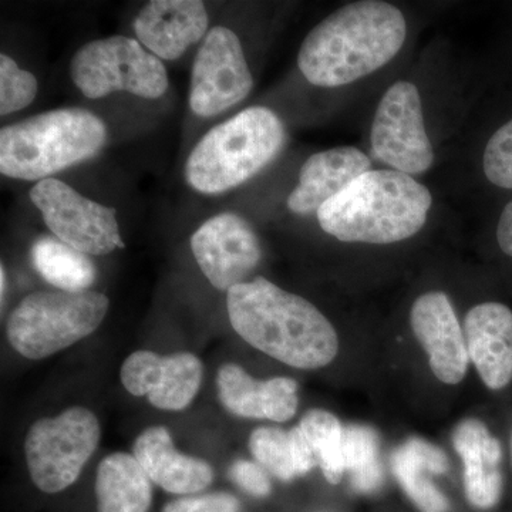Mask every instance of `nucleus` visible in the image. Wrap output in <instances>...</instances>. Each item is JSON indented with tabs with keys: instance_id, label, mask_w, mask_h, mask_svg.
<instances>
[{
	"instance_id": "f257e3e1",
	"label": "nucleus",
	"mask_w": 512,
	"mask_h": 512,
	"mask_svg": "<svg viewBox=\"0 0 512 512\" xmlns=\"http://www.w3.org/2000/svg\"><path fill=\"white\" fill-rule=\"evenodd\" d=\"M406 36V19L396 6L377 0L349 3L306 36L298 67L313 86H346L386 66Z\"/></svg>"
},
{
	"instance_id": "f03ea898",
	"label": "nucleus",
	"mask_w": 512,
	"mask_h": 512,
	"mask_svg": "<svg viewBox=\"0 0 512 512\" xmlns=\"http://www.w3.org/2000/svg\"><path fill=\"white\" fill-rule=\"evenodd\" d=\"M227 306L235 332L285 365L319 369L338 355V335L325 315L262 276L228 291Z\"/></svg>"
},
{
	"instance_id": "7ed1b4c3",
	"label": "nucleus",
	"mask_w": 512,
	"mask_h": 512,
	"mask_svg": "<svg viewBox=\"0 0 512 512\" xmlns=\"http://www.w3.org/2000/svg\"><path fill=\"white\" fill-rule=\"evenodd\" d=\"M433 198L412 175L370 170L318 211L320 228L343 242L386 245L412 238L426 224Z\"/></svg>"
},
{
	"instance_id": "20e7f679",
	"label": "nucleus",
	"mask_w": 512,
	"mask_h": 512,
	"mask_svg": "<svg viewBox=\"0 0 512 512\" xmlns=\"http://www.w3.org/2000/svg\"><path fill=\"white\" fill-rule=\"evenodd\" d=\"M106 143V124L90 111H47L2 128L0 171L15 180H46L97 156Z\"/></svg>"
},
{
	"instance_id": "39448f33",
	"label": "nucleus",
	"mask_w": 512,
	"mask_h": 512,
	"mask_svg": "<svg viewBox=\"0 0 512 512\" xmlns=\"http://www.w3.org/2000/svg\"><path fill=\"white\" fill-rule=\"evenodd\" d=\"M285 127L274 111L249 107L211 128L191 151L185 178L195 191L221 194L247 183L285 144Z\"/></svg>"
},
{
	"instance_id": "423d86ee",
	"label": "nucleus",
	"mask_w": 512,
	"mask_h": 512,
	"mask_svg": "<svg viewBox=\"0 0 512 512\" xmlns=\"http://www.w3.org/2000/svg\"><path fill=\"white\" fill-rule=\"evenodd\" d=\"M109 306L107 296L94 291L30 293L10 313V346L26 359L55 355L92 335Z\"/></svg>"
},
{
	"instance_id": "0eeeda50",
	"label": "nucleus",
	"mask_w": 512,
	"mask_h": 512,
	"mask_svg": "<svg viewBox=\"0 0 512 512\" xmlns=\"http://www.w3.org/2000/svg\"><path fill=\"white\" fill-rule=\"evenodd\" d=\"M70 76L89 99L127 92L154 100L168 89L163 62L138 40L126 36L104 37L84 45L73 57Z\"/></svg>"
},
{
	"instance_id": "6e6552de",
	"label": "nucleus",
	"mask_w": 512,
	"mask_h": 512,
	"mask_svg": "<svg viewBox=\"0 0 512 512\" xmlns=\"http://www.w3.org/2000/svg\"><path fill=\"white\" fill-rule=\"evenodd\" d=\"M100 434L99 420L84 407L37 420L25 441L26 463L36 487L49 494L70 487L99 446Z\"/></svg>"
},
{
	"instance_id": "1a4fd4ad",
	"label": "nucleus",
	"mask_w": 512,
	"mask_h": 512,
	"mask_svg": "<svg viewBox=\"0 0 512 512\" xmlns=\"http://www.w3.org/2000/svg\"><path fill=\"white\" fill-rule=\"evenodd\" d=\"M29 195L47 228L64 244L93 256L124 248L114 208L83 197L56 178L39 181Z\"/></svg>"
},
{
	"instance_id": "9d476101",
	"label": "nucleus",
	"mask_w": 512,
	"mask_h": 512,
	"mask_svg": "<svg viewBox=\"0 0 512 512\" xmlns=\"http://www.w3.org/2000/svg\"><path fill=\"white\" fill-rule=\"evenodd\" d=\"M372 150L384 164L407 175L424 173L433 164L420 93L413 83H394L384 93L373 120Z\"/></svg>"
},
{
	"instance_id": "9b49d317",
	"label": "nucleus",
	"mask_w": 512,
	"mask_h": 512,
	"mask_svg": "<svg viewBox=\"0 0 512 512\" xmlns=\"http://www.w3.org/2000/svg\"><path fill=\"white\" fill-rule=\"evenodd\" d=\"M254 87L241 40L224 26L210 29L192 66L190 106L201 117H214L241 103Z\"/></svg>"
},
{
	"instance_id": "f8f14e48",
	"label": "nucleus",
	"mask_w": 512,
	"mask_h": 512,
	"mask_svg": "<svg viewBox=\"0 0 512 512\" xmlns=\"http://www.w3.org/2000/svg\"><path fill=\"white\" fill-rule=\"evenodd\" d=\"M191 251L210 284L227 292L244 284L262 255L254 229L232 212L204 222L192 235Z\"/></svg>"
},
{
	"instance_id": "ddd939ff",
	"label": "nucleus",
	"mask_w": 512,
	"mask_h": 512,
	"mask_svg": "<svg viewBox=\"0 0 512 512\" xmlns=\"http://www.w3.org/2000/svg\"><path fill=\"white\" fill-rule=\"evenodd\" d=\"M121 383L133 396H146L160 410L180 412L190 406L202 382V363L192 353L160 356L138 350L121 366Z\"/></svg>"
},
{
	"instance_id": "4468645a",
	"label": "nucleus",
	"mask_w": 512,
	"mask_h": 512,
	"mask_svg": "<svg viewBox=\"0 0 512 512\" xmlns=\"http://www.w3.org/2000/svg\"><path fill=\"white\" fill-rule=\"evenodd\" d=\"M412 329L441 382L457 384L467 373L468 350L460 322L446 293L421 295L412 308Z\"/></svg>"
},
{
	"instance_id": "2eb2a0df",
	"label": "nucleus",
	"mask_w": 512,
	"mask_h": 512,
	"mask_svg": "<svg viewBox=\"0 0 512 512\" xmlns=\"http://www.w3.org/2000/svg\"><path fill=\"white\" fill-rule=\"evenodd\" d=\"M133 26L148 52L170 62L210 32L207 9L198 0H154L138 12Z\"/></svg>"
},
{
	"instance_id": "dca6fc26",
	"label": "nucleus",
	"mask_w": 512,
	"mask_h": 512,
	"mask_svg": "<svg viewBox=\"0 0 512 512\" xmlns=\"http://www.w3.org/2000/svg\"><path fill=\"white\" fill-rule=\"evenodd\" d=\"M218 397L229 413L244 419L288 421L298 410V384L289 377L255 380L241 366L227 363L217 376Z\"/></svg>"
},
{
	"instance_id": "f3484780",
	"label": "nucleus",
	"mask_w": 512,
	"mask_h": 512,
	"mask_svg": "<svg viewBox=\"0 0 512 512\" xmlns=\"http://www.w3.org/2000/svg\"><path fill=\"white\" fill-rule=\"evenodd\" d=\"M468 357L491 390L512 380V311L498 302L474 306L466 316Z\"/></svg>"
},
{
	"instance_id": "a211bd4d",
	"label": "nucleus",
	"mask_w": 512,
	"mask_h": 512,
	"mask_svg": "<svg viewBox=\"0 0 512 512\" xmlns=\"http://www.w3.org/2000/svg\"><path fill=\"white\" fill-rule=\"evenodd\" d=\"M372 163L356 147H336L313 154L302 165L299 184L288 198L293 214H318L326 202L345 191Z\"/></svg>"
},
{
	"instance_id": "6ab92c4d",
	"label": "nucleus",
	"mask_w": 512,
	"mask_h": 512,
	"mask_svg": "<svg viewBox=\"0 0 512 512\" xmlns=\"http://www.w3.org/2000/svg\"><path fill=\"white\" fill-rule=\"evenodd\" d=\"M133 456L151 483L171 494H195L214 481V470L201 458L185 456L174 447L165 427H148L134 443Z\"/></svg>"
},
{
	"instance_id": "aec40b11",
	"label": "nucleus",
	"mask_w": 512,
	"mask_h": 512,
	"mask_svg": "<svg viewBox=\"0 0 512 512\" xmlns=\"http://www.w3.org/2000/svg\"><path fill=\"white\" fill-rule=\"evenodd\" d=\"M453 444L464 464L468 501L481 510L493 508L503 493L500 441L480 420H464L454 430Z\"/></svg>"
},
{
	"instance_id": "412c9836",
	"label": "nucleus",
	"mask_w": 512,
	"mask_h": 512,
	"mask_svg": "<svg viewBox=\"0 0 512 512\" xmlns=\"http://www.w3.org/2000/svg\"><path fill=\"white\" fill-rule=\"evenodd\" d=\"M394 476L421 512H448L450 504L430 476L448 470L446 454L439 447L421 439H410L393 451Z\"/></svg>"
},
{
	"instance_id": "4be33fe9",
	"label": "nucleus",
	"mask_w": 512,
	"mask_h": 512,
	"mask_svg": "<svg viewBox=\"0 0 512 512\" xmlns=\"http://www.w3.org/2000/svg\"><path fill=\"white\" fill-rule=\"evenodd\" d=\"M96 497L99 512H147L153 500L151 480L136 457L110 454L97 468Z\"/></svg>"
},
{
	"instance_id": "5701e85b",
	"label": "nucleus",
	"mask_w": 512,
	"mask_h": 512,
	"mask_svg": "<svg viewBox=\"0 0 512 512\" xmlns=\"http://www.w3.org/2000/svg\"><path fill=\"white\" fill-rule=\"evenodd\" d=\"M32 261L40 276L57 291H89L96 281V266L89 255L56 237L37 239L32 247Z\"/></svg>"
},
{
	"instance_id": "b1692460",
	"label": "nucleus",
	"mask_w": 512,
	"mask_h": 512,
	"mask_svg": "<svg viewBox=\"0 0 512 512\" xmlns=\"http://www.w3.org/2000/svg\"><path fill=\"white\" fill-rule=\"evenodd\" d=\"M302 436L311 447L316 463L330 484H338L345 476L343 466V430L338 417L325 410H311L298 424Z\"/></svg>"
},
{
	"instance_id": "393cba45",
	"label": "nucleus",
	"mask_w": 512,
	"mask_h": 512,
	"mask_svg": "<svg viewBox=\"0 0 512 512\" xmlns=\"http://www.w3.org/2000/svg\"><path fill=\"white\" fill-rule=\"evenodd\" d=\"M343 466L352 477L359 493H370L380 487L383 468L379 460V437L365 426H348L343 430Z\"/></svg>"
},
{
	"instance_id": "a878e982",
	"label": "nucleus",
	"mask_w": 512,
	"mask_h": 512,
	"mask_svg": "<svg viewBox=\"0 0 512 512\" xmlns=\"http://www.w3.org/2000/svg\"><path fill=\"white\" fill-rule=\"evenodd\" d=\"M255 460L279 480L291 481L298 476L295 447L291 433L276 427H259L249 437Z\"/></svg>"
},
{
	"instance_id": "bb28decb",
	"label": "nucleus",
	"mask_w": 512,
	"mask_h": 512,
	"mask_svg": "<svg viewBox=\"0 0 512 512\" xmlns=\"http://www.w3.org/2000/svg\"><path fill=\"white\" fill-rule=\"evenodd\" d=\"M37 80L32 73L20 69L12 57L0 55V114L3 117L25 109L35 100Z\"/></svg>"
},
{
	"instance_id": "cd10ccee",
	"label": "nucleus",
	"mask_w": 512,
	"mask_h": 512,
	"mask_svg": "<svg viewBox=\"0 0 512 512\" xmlns=\"http://www.w3.org/2000/svg\"><path fill=\"white\" fill-rule=\"evenodd\" d=\"M483 167L491 184L512 190V120L498 128L488 140Z\"/></svg>"
},
{
	"instance_id": "c85d7f7f",
	"label": "nucleus",
	"mask_w": 512,
	"mask_h": 512,
	"mask_svg": "<svg viewBox=\"0 0 512 512\" xmlns=\"http://www.w3.org/2000/svg\"><path fill=\"white\" fill-rule=\"evenodd\" d=\"M163 512H242V508L234 495L212 493L171 501Z\"/></svg>"
},
{
	"instance_id": "c756f323",
	"label": "nucleus",
	"mask_w": 512,
	"mask_h": 512,
	"mask_svg": "<svg viewBox=\"0 0 512 512\" xmlns=\"http://www.w3.org/2000/svg\"><path fill=\"white\" fill-rule=\"evenodd\" d=\"M229 477L245 493L254 497H266L271 494V481L259 464L248 460H238L229 468Z\"/></svg>"
},
{
	"instance_id": "7c9ffc66",
	"label": "nucleus",
	"mask_w": 512,
	"mask_h": 512,
	"mask_svg": "<svg viewBox=\"0 0 512 512\" xmlns=\"http://www.w3.org/2000/svg\"><path fill=\"white\" fill-rule=\"evenodd\" d=\"M497 241L504 254L512 256V201L505 205L498 221Z\"/></svg>"
},
{
	"instance_id": "2f4dec72",
	"label": "nucleus",
	"mask_w": 512,
	"mask_h": 512,
	"mask_svg": "<svg viewBox=\"0 0 512 512\" xmlns=\"http://www.w3.org/2000/svg\"><path fill=\"white\" fill-rule=\"evenodd\" d=\"M0 284H2V289H0V295H2V305L5 303V295L6 289H8V276H6L5 266L2 265V269H0Z\"/></svg>"
},
{
	"instance_id": "473e14b6",
	"label": "nucleus",
	"mask_w": 512,
	"mask_h": 512,
	"mask_svg": "<svg viewBox=\"0 0 512 512\" xmlns=\"http://www.w3.org/2000/svg\"><path fill=\"white\" fill-rule=\"evenodd\" d=\"M511 448H512V443H511Z\"/></svg>"
}]
</instances>
